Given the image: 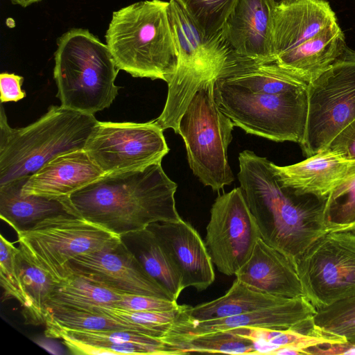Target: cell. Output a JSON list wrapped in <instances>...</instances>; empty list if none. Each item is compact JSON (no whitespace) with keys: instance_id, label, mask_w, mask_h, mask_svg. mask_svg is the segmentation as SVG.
<instances>
[{"instance_id":"e0dca14e","label":"cell","mask_w":355,"mask_h":355,"mask_svg":"<svg viewBox=\"0 0 355 355\" xmlns=\"http://www.w3.org/2000/svg\"><path fill=\"white\" fill-rule=\"evenodd\" d=\"M275 9L271 0H236L222 33L237 55L259 61H275Z\"/></svg>"},{"instance_id":"6da1fadb","label":"cell","mask_w":355,"mask_h":355,"mask_svg":"<svg viewBox=\"0 0 355 355\" xmlns=\"http://www.w3.org/2000/svg\"><path fill=\"white\" fill-rule=\"evenodd\" d=\"M238 179L263 241L293 263L327 233L323 224L327 198L298 195L284 187L272 162L251 150L239 156Z\"/></svg>"},{"instance_id":"52a82bcc","label":"cell","mask_w":355,"mask_h":355,"mask_svg":"<svg viewBox=\"0 0 355 355\" xmlns=\"http://www.w3.org/2000/svg\"><path fill=\"white\" fill-rule=\"evenodd\" d=\"M214 94L220 110L245 132L275 141H303L307 89L278 94L253 92L217 78Z\"/></svg>"},{"instance_id":"d590c367","label":"cell","mask_w":355,"mask_h":355,"mask_svg":"<svg viewBox=\"0 0 355 355\" xmlns=\"http://www.w3.org/2000/svg\"><path fill=\"white\" fill-rule=\"evenodd\" d=\"M207 35L222 32L236 0H174Z\"/></svg>"},{"instance_id":"60d3db41","label":"cell","mask_w":355,"mask_h":355,"mask_svg":"<svg viewBox=\"0 0 355 355\" xmlns=\"http://www.w3.org/2000/svg\"><path fill=\"white\" fill-rule=\"evenodd\" d=\"M305 352L307 355H355V345L347 341L340 343H324L307 348Z\"/></svg>"},{"instance_id":"5b68a950","label":"cell","mask_w":355,"mask_h":355,"mask_svg":"<svg viewBox=\"0 0 355 355\" xmlns=\"http://www.w3.org/2000/svg\"><path fill=\"white\" fill-rule=\"evenodd\" d=\"M53 78L61 105L94 115L118 95L119 69L107 46L87 29L72 28L57 41Z\"/></svg>"},{"instance_id":"9a60e30c","label":"cell","mask_w":355,"mask_h":355,"mask_svg":"<svg viewBox=\"0 0 355 355\" xmlns=\"http://www.w3.org/2000/svg\"><path fill=\"white\" fill-rule=\"evenodd\" d=\"M315 313L310 301L300 296L263 309L221 318L200 321L180 315L163 337L195 336L245 327L299 331Z\"/></svg>"},{"instance_id":"3957f363","label":"cell","mask_w":355,"mask_h":355,"mask_svg":"<svg viewBox=\"0 0 355 355\" xmlns=\"http://www.w3.org/2000/svg\"><path fill=\"white\" fill-rule=\"evenodd\" d=\"M168 6L169 1L146 0L113 12L105 37L119 70L167 83L172 79L178 51Z\"/></svg>"},{"instance_id":"1f68e13d","label":"cell","mask_w":355,"mask_h":355,"mask_svg":"<svg viewBox=\"0 0 355 355\" xmlns=\"http://www.w3.org/2000/svg\"><path fill=\"white\" fill-rule=\"evenodd\" d=\"M323 224L327 232H355V175L336 186L327 196Z\"/></svg>"},{"instance_id":"44dd1931","label":"cell","mask_w":355,"mask_h":355,"mask_svg":"<svg viewBox=\"0 0 355 355\" xmlns=\"http://www.w3.org/2000/svg\"><path fill=\"white\" fill-rule=\"evenodd\" d=\"M337 22L329 2L324 0H299L275 9L272 32L275 58L313 37Z\"/></svg>"},{"instance_id":"5bb4252c","label":"cell","mask_w":355,"mask_h":355,"mask_svg":"<svg viewBox=\"0 0 355 355\" xmlns=\"http://www.w3.org/2000/svg\"><path fill=\"white\" fill-rule=\"evenodd\" d=\"M72 274L121 293L155 296L173 300L120 241L99 251L81 254L69 262Z\"/></svg>"},{"instance_id":"e575fe53","label":"cell","mask_w":355,"mask_h":355,"mask_svg":"<svg viewBox=\"0 0 355 355\" xmlns=\"http://www.w3.org/2000/svg\"><path fill=\"white\" fill-rule=\"evenodd\" d=\"M63 343L73 354H153L176 355L180 353L165 343L160 344H145L133 342L112 343L82 342L68 338H62Z\"/></svg>"},{"instance_id":"4dcf8cb0","label":"cell","mask_w":355,"mask_h":355,"mask_svg":"<svg viewBox=\"0 0 355 355\" xmlns=\"http://www.w3.org/2000/svg\"><path fill=\"white\" fill-rule=\"evenodd\" d=\"M25 290L30 300V307L22 315L26 324H44L46 302L56 284L42 269L37 267L21 253L19 254Z\"/></svg>"},{"instance_id":"ba28073f","label":"cell","mask_w":355,"mask_h":355,"mask_svg":"<svg viewBox=\"0 0 355 355\" xmlns=\"http://www.w3.org/2000/svg\"><path fill=\"white\" fill-rule=\"evenodd\" d=\"M202 85L193 94L178 123L189 166L205 185L218 191L234 180L227 161L232 121L219 108L214 83Z\"/></svg>"},{"instance_id":"836d02e7","label":"cell","mask_w":355,"mask_h":355,"mask_svg":"<svg viewBox=\"0 0 355 355\" xmlns=\"http://www.w3.org/2000/svg\"><path fill=\"white\" fill-rule=\"evenodd\" d=\"M184 305L168 311H133L114 306L96 307L101 313L125 323L141 328L146 334L162 338L179 318Z\"/></svg>"},{"instance_id":"30bf717a","label":"cell","mask_w":355,"mask_h":355,"mask_svg":"<svg viewBox=\"0 0 355 355\" xmlns=\"http://www.w3.org/2000/svg\"><path fill=\"white\" fill-rule=\"evenodd\" d=\"M308 113L300 144L306 157L327 148L355 119V53H345L307 87Z\"/></svg>"},{"instance_id":"d4e9b609","label":"cell","mask_w":355,"mask_h":355,"mask_svg":"<svg viewBox=\"0 0 355 355\" xmlns=\"http://www.w3.org/2000/svg\"><path fill=\"white\" fill-rule=\"evenodd\" d=\"M288 299L255 291L236 279L222 297L196 306L184 305L180 315L189 320L203 321L263 309Z\"/></svg>"},{"instance_id":"9c48e42d","label":"cell","mask_w":355,"mask_h":355,"mask_svg":"<svg viewBox=\"0 0 355 355\" xmlns=\"http://www.w3.org/2000/svg\"><path fill=\"white\" fill-rule=\"evenodd\" d=\"M22 255L58 284L73 274L70 261L121 240L105 227L72 214L48 217L17 232Z\"/></svg>"},{"instance_id":"4316f807","label":"cell","mask_w":355,"mask_h":355,"mask_svg":"<svg viewBox=\"0 0 355 355\" xmlns=\"http://www.w3.org/2000/svg\"><path fill=\"white\" fill-rule=\"evenodd\" d=\"M122 293L73 274L56 284L46 308H59L94 313L96 307L113 306Z\"/></svg>"},{"instance_id":"b9f144b4","label":"cell","mask_w":355,"mask_h":355,"mask_svg":"<svg viewBox=\"0 0 355 355\" xmlns=\"http://www.w3.org/2000/svg\"><path fill=\"white\" fill-rule=\"evenodd\" d=\"M12 3L21 6L24 8L33 3L40 2L42 0H10Z\"/></svg>"},{"instance_id":"83f0119b","label":"cell","mask_w":355,"mask_h":355,"mask_svg":"<svg viewBox=\"0 0 355 355\" xmlns=\"http://www.w3.org/2000/svg\"><path fill=\"white\" fill-rule=\"evenodd\" d=\"M161 340L180 354L192 352L257 354L253 340L231 331L186 337H163Z\"/></svg>"},{"instance_id":"f1b7e54d","label":"cell","mask_w":355,"mask_h":355,"mask_svg":"<svg viewBox=\"0 0 355 355\" xmlns=\"http://www.w3.org/2000/svg\"><path fill=\"white\" fill-rule=\"evenodd\" d=\"M229 331L253 340L257 354H272L275 349L284 347L298 349L306 354L305 350L313 345L347 341L341 337L307 335L293 329L245 327Z\"/></svg>"},{"instance_id":"ac0fdd59","label":"cell","mask_w":355,"mask_h":355,"mask_svg":"<svg viewBox=\"0 0 355 355\" xmlns=\"http://www.w3.org/2000/svg\"><path fill=\"white\" fill-rule=\"evenodd\" d=\"M271 165L280 183L298 195L327 198L336 186L355 175V160L327 148L294 164Z\"/></svg>"},{"instance_id":"74e56055","label":"cell","mask_w":355,"mask_h":355,"mask_svg":"<svg viewBox=\"0 0 355 355\" xmlns=\"http://www.w3.org/2000/svg\"><path fill=\"white\" fill-rule=\"evenodd\" d=\"M113 306L133 311H168L180 306L175 300L128 293H122Z\"/></svg>"},{"instance_id":"ab89813d","label":"cell","mask_w":355,"mask_h":355,"mask_svg":"<svg viewBox=\"0 0 355 355\" xmlns=\"http://www.w3.org/2000/svg\"><path fill=\"white\" fill-rule=\"evenodd\" d=\"M24 78L15 73H1L0 74L1 103L17 102L26 96L21 89Z\"/></svg>"},{"instance_id":"484cf974","label":"cell","mask_w":355,"mask_h":355,"mask_svg":"<svg viewBox=\"0 0 355 355\" xmlns=\"http://www.w3.org/2000/svg\"><path fill=\"white\" fill-rule=\"evenodd\" d=\"M121 238L147 273L177 301L184 290L181 279L153 232L146 227Z\"/></svg>"},{"instance_id":"d6986e66","label":"cell","mask_w":355,"mask_h":355,"mask_svg":"<svg viewBox=\"0 0 355 355\" xmlns=\"http://www.w3.org/2000/svg\"><path fill=\"white\" fill-rule=\"evenodd\" d=\"M255 291L283 298L304 296L292 261L259 238L247 262L234 275Z\"/></svg>"},{"instance_id":"7a4b0ae2","label":"cell","mask_w":355,"mask_h":355,"mask_svg":"<svg viewBox=\"0 0 355 355\" xmlns=\"http://www.w3.org/2000/svg\"><path fill=\"white\" fill-rule=\"evenodd\" d=\"M177 184L161 163L105 173L69 196L75 214L123 234L157 222L181 219L175 206Z\"/></svg>"},{"instance_id":"ffe728a7","label":"cell","mask_w":355,"mask_h":355,"mask_svg":"<svg viewBox=\"0 0 355 355\" xmlns=\"http://www.w3.org/2000/svg\"><path fill=\"white\" fill-rule=\"evenodd\" d=\"M104 172L84 150L60 155L28 176L21 193L65 198Z\"/></svg>"},{"instance_id":"2e32d148","label":"cell","mask_w":355,"mask_h":355,"mask_svg":"<svg viewBox=\"0 0 355 355\" xmlns=\"http://www.w3.org/2000/svg\"><path fill=\"white\" fill-rule=\"evenodd\" d=\"M156 236L181 279L183 289L207 288L215 279L214 263L198 232L182 218L157 222L147 227Z\"/></svg>"},{"instance_id":"8d00e7d4","label":"cell","mask_w":355,"mask_h":355,"mask_svg":"<svg viewBox=\"0 0 355 355\" xmlns=\"http://www.w3.org/2000/svg\"><path fill=\"white\" fill-rule=\"evenodd\" d=\"M19 248H17L2 234L0 235V279L5 296L17 300L23 307L22 313L30 307L19 262Z\"/></svg>"},{"instance_id":"cb8c5ba5","label":"cell","mask_w":355,"mask_h":355,"mask_svg":"<svg viewBox=\"0 0 355 355\" xmlns=\"http://www.w3.org/2000/svg\"><path fill=\"white\" fill-rule=\"evenodd\" d=\"M28 178H21L0 187L1 218L16 232L29 229L48 217L61 214H75L69 198L22 195L21 189Z\"/></svg>"},{"instance_id":"4fadbf2b","label":"cell","mask_w":355,"mask_h":355,"mask_svg":"<svg viewBox=\"0 0 355 355\" xmlns=\"http://www.w3.org/2000/svg\"><path fill=\"white\" fill-rule=\"evenodd\" d=\"M210 214L205 244L213 263L221 273L235 275L261 238L241 187L218 195Z\"/></svg>"},{"instance_id":"f35d334b","label":"cell","mask_w":355,"mask_h":355,"mask_svg":"<svg viewBox=\"0 0 355 355\" xmlns=\"http://www.w3.org/2000/svg\"><path fill=\"white\" fill-rule=\"evenodd\" d=\"M326 148L337 152L347 159L355 160V119L343 129Z\"/></svg>"},{"instance_id":"f546056e","label":"cell","mask_w":355,"mask_h":355,"mask_svg":"<svg viewBox=\"0 0 355 355\" xmlns=\"http://www.w3.org/2000/svg\"><path fill=\"white\" fill-rule=\"evenodd\" d=\"M44 324L45 330L59 328L92 331L126 330L146 334L137 326L125 323L101 313L59 308H46Z\"/></svg>"},{"instance_id":"7402d4cb","label":"cell","mask_w":355,"mask_h":355,"mask_svg":"<svg viewBox=\"0 0 355 355\" xmlns=\"http://www.w3.org/2000/svg\"><path fill=\"white\" fill-rule=\"evenodd\" d=\"M345 51L344 33L335 22L297 46L278 55L275 62L309 83L337 61Z\"/></svg>"},{"instance_id":"d6a6232c","label":"cell","mask_w":355,"mask_h":355,"mask_svg":"<svg viewBox=\"0 0 355 355\" xmlns=\"http://www.w3.org/2000/svg\"><path fill=\"white\" fill-rule=\"evenodd\" d=\"M313 323L320 333L355 345V295L316 309Z\"/></svg>"},{"instance_id":"8fae6325","label":"cell","mask_w":355,"mask_h":355,"mask_svg":"<svg viewBox=\"0 0 355 355\" xmlns=\"http://www.w3.org/2000/svg\"><path fill=\"white\" fill-rule=\"evenodd\" d=\"M295 269L316 309L354 296L355 233H326L299 257Z\"/></svg>"},{"instance_id":"277c9868","label":"cell","mask_w":355,"mask_h":355,"mask_svg":"<svg viewBox=\"0 0 355 355\" xmlns=\"http://www.w3.org/2000/svg\"><path fill=\"white\" fill-rule=\"evenodd\" d=\"M98 121L94 115L51 105L34 123L11 128L0 112V187L31 175L54 157L83 150Z\"/></svg>"},{"instance_id":"7bdbcfd3","label":"cell","mask_w":355,"mask_h":355,"mask_svg":"<svg viewBox=\"0 0 355 355\" xmlns=\"http://www.w3.org/2000/svg\"><path fill=\"white\" fill-rule=\"evenodd\" d=\"M299 0H271L275 8L287 6Z\"/></svg>"},{"instance_id":"603a6c76","label":"cell","mask_w":355,"mask_h":355,"mask_svg":"<svg viewBox=\"0 0 355 355\" xmlns=\"http://www.w3.org/2000/svg\"><path fill=\"white\" fill-rule=\"evenodd\" d=\"M218 78L253 92L274 94L306 90L309 85L275 61L256 60L239 55L235 52Z\"/></svg>"},{"instance_id":"7c38bea8","label":"cell","mask_w":355,"mask_h":355,"mask_svg":"<svg viewBox=\"0 0 355 355\" xmlns=\"http://www.w3.org/2000/svg\"><path fill=\"white\" fill-rule=\"evenodd\" d=\"M155 119L146 123L98 121L84 150L104 173L161 163L169 148Z\"/></svg>"},{"instance_id":"8992f818","label":"cell","mask_w":355,"mask_h":355,"mask_svg":"<svg viewBox=\"0 0 355 355\" xmlns=\"http://www.w3.org/2000/svg\"><path fill=\"white\" fill-rule=\"evenodd\" d=\"M169 18L178 51V64L168 83V94L156 123L178 134L179 121L197 89L215 80L234 51L220 32L205 35L174 1H169Z\"/></svg>"}]
</instances>
